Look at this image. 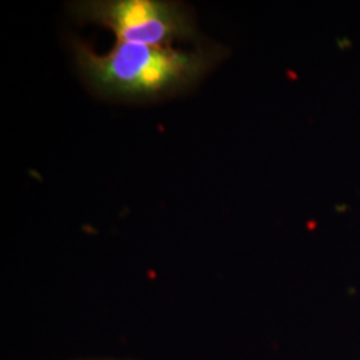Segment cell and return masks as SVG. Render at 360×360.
I'll use <instances>...</instances> for the list:
<instances>
[{"label": "cell", "mask_w": 360, "mask_h": 360, "mask_svg": "<svg viewBox=\"0 0 360 360\" xmlns=\"http://www.w3.org/2000/svg\"><path fill=\"white\" fill-rule=\"evenodd\" d=\"M83 23L110 28L117 41L169 47L175 40H199L190 8L166 0H92L71 6Z\"/></svg>", "instance_id": "2"}, {"label": "cell", "mask_w": 360, "mask_h": 360, "mask_svg": "<svg viewBox=\"0 0 360 360\" xmlns=\"http://www.w3.org/2000/svg\"><path fill=\"white\" fill-rule=\"evenodd\" d=\"M72 49L92 90L104 98L136 102L158 101L191 89L223 56L220 47L181 51L124 41L99 55L77 39Z\"/></svg>", "instance_id": "1"}]
</instances>
